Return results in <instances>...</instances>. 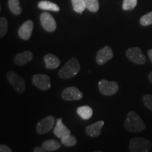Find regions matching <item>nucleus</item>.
Here are the masks:
<instances>
[{
  "mask_svg": "<svg viewBox=\"0 0 152 152\" xmlns=\"http://www.w3.org/2000/svg\"><path fill=\"white\" fill-rule=\"evenodd\" d=\"M125 128L131 132H141L146 129V125L136 112L130 111L127 114L124 123Z\"/></svg>",
  "mask_w": 152,
  "mask_h": 152,
  "instance_id": "1",
  "label": "nucleus"
},
{
  "mask_svg": "<svg viewBox=\"0 0 152 152\" xmlns=\"http://www.w3.org/2000/svg\"><path fill=\"white\" fill-rule=\"evenodd\" d=\"M80 71V65L78 60L75 57L69 59L58 71V75L60 78L67 80L77 75Z\"/></svg>",
  "mask_w": 152,
  "mask_h": 152,
  "instance_id": "2",
  "label": "nucleus"
},
{
  "mask_svg": "<svg viewBox=\"0 0 152 152\" xmlns=\"http://www.w3.org/2000/svg\"><path fill=\"white\" fill-rule=\"evenodd\" d=\"M151 147V142L143 137L131 139L129 144V150L130 152H149Z\"/></svg>",
  "mask_w": 152,
  "mask_h": 152,
  "instance_id": "3",
  "label": "nucleus"
},
{
  "mask_svg": "<svg viewBox=\"0 0 152 152\" xmlns=\"http://www.w3.org/2000/svg\"><path fill=\"white\" fill-rule=\"evenodd\" d=\"M7 79L9 83L17 93L22 94L26 91V81L21 76L18 75L14 71H9L7 73Z\"/></svg>",
  "mask_w": 152,
  "mask_h": 152,
  "instance_id": "4",
  "label": "nucleus"
},
{
  "mask_svg": "<svg viewBox=\"0 0 152 152\" xmlns=\"http://www.w3.org/2000/svg\"><path fill=\"white\" fill-rule=\"evenodd\" d=\"M99 90L104 96H112L116 94L119 90V85L115 81H109L102 79L98 84Z\"/></svg>",
  "mask_w": 152,
  "mask_h": 152,
  "instance_id": "5",
  "label": "nucleus"
},
{
  "mask_svg": "<svg viewBox=\"0 0 152 152\" xmlns=\"http://www.w3.org/2000/svg\"><path fill=\"white\" fill-rule=\"evenodd\" d=\"M126 56L130 61L137 65H143L147 61L141 49L139 47H131L126 51Z\"/></svg>",
  "mask_w": 152,
  "mask_h": 152,
  "instance_id": "6",
  "label": "nucleus"
},
{
  "mask_svg": "<svg viewBox=\"0 0 152 152\" xmlns=\"http://www.w3.org/2000/svg\"><path fill=\"white\" fill-rule=\"evenodd\" d=\"M55 118L53 115H50L44 118L36 125V131L39 134H46L51 130L54 128L55 123Z\"/></svg>",
  "mask_w": 152,
  "mask_h": 152,
  "instance_id": "7",
  "label": "nucleus"
},
{
  "mask_svg": "<svg viewBox=\"0 0 152 152\" xmlns=\"http://www.w3.org/2000/svg\"><path fill=\"white\" fill-rule=\"evenodd\" d=\"M32 83L42 91L48 90L51 87V79L45 74H35L32 77Z\"/></svg>",
  "mask_w": 152,
  "mask_h": 152,
  "instance_id": "8",
  "label": "nucleus"
},
{
  "mask_svg": "<svg viewBox=\"0 0 152 152\" xmlns=\"http://www.w3.org/2000/svg\"><path fill=\"white\" fill-rule=\"evenodd\" d=\"M61 98L65 101H78L80 100L83 97V94L77 87L71 86L66 87L62 91Z\"/></svg>",
  "mask_w": 152,
  "mask_h": 152,
  "instance_id": "9",
  "label": "nucleus"
},
{
  "mask_svg": "<svg viewBox=\"0 0 152 152\" xmlns=\"http://www.w3.org/2000/svg\"><path fill=\"white\" fill-rule=\"evenodd\" d=\"M42 27L46 31L52 33L56 29V23L54 17L47 12L42 13L39 16Z\"/></svg>",
  "mask_w": 152,
  "mask_h": 152,
  "instance_id": "10",
  "label": "nucleus"
},
{
  "mask_svg": "<svg viewBox=\"0 0 152 152\" xmlns=\"http://www.w3.org/2000/svg\"><path fill=\"white\" fill-rule=\"evenodd\" d=\"M113 56V52L111 47L105 46L98 51L96 56V63L99 66H102L108 61L111 60Z\"/></svg>",
  "mask_w": 152,
  "mask_h": 152,
  "instance_id": "11",
  "label": "nucleus"
},
{
  "mask_svg": "<svg viewBox=\"0 0 152 152\" xmlns=\"http://www.w3.org/2000/svg\"><path fill=\"white\" fill-rule=\"evenodd\" d=\"M34 28V23L33 20H28L24 22L20 26L18 30V35L20 39L23 40H29L31 37Z\"/></svg>",
  "mask_w": 152,
  "mask_h": 152,
  "instance_id": "12",
  "label": "nucleus"
},
{
  "mask_svg": "<svg viewBox=\"0 0 152 152\" xmlns=\"http://www.w3.org/2000/svg\"><path fill=\"white\" fill-rule=\"evenodd\" d=\"M104 125V121H99L92 123L90 125H87L85 128V132L90 137H96L101 134L102 128Z\"/></svg>",
  "mask_w": 152,
  "mask_h": 152,
  "instance_id": "13",
  "label": "nucleus"
},
{
  "mask_svg": "<svg viewBox=\"0 0 152 152\" xmlns=\"http://www.w3.org/2000/svg\"><path fill=\"white\" fill-rule=\"evenodd\" d=\"M33 53L30 51H25L17 54L14 57V64L18 66L26 65L28 62L31 61L33 58Z\"/></svg>",
  "mask_w": 152,
  "mask_h": 152,
  "instance_id": "14",
  "label": "nucleus"
},
{
  "mask_svg": "<svg viewBox=\"0 0 152 152\" xmlns=\"http://www.w3.org/2000/svg\"><path fill=\"white\" fill-rule=\"evenodd\" d=\"M54 134L58 138L61 139L64 137L71 134V130L68 129L62 121V118L56 120V125L54 128Z\"/></svg>",
  "mask_w": 152,
  "mask_h": 152,
  "instance_id": "15",
  "label": "nucleus"
},
{
  "mask_svg": "<svg viewBox=\"0 0 152 152\" xmlns=\"http://www.w3.org/2000/svg\"><path fill=\"white\" fill-rule=\"evenodd\" d=\"M44 61L47 69H56L60 66L59 58L52 54H46L44 56Z\"/></svg>",
  "mask_w": 152,
  "mask_h": 152,
  "instance_id": "16",
  "label": "nucleus"
},
{
  "mask_svg": "<svg viewBox=\"0 0 152 152\" xmlns=\"http://www.w3.org/2000/svg\"><path fill=\"white\" fill-rule=\"evenodd\" d=\"M61 147V143L58 142L54 139H49L45 140L42 144V147L47 151H54L58 150Z\"/></svg>",
  "mask_w": 152,
  "mask_h": 152,
  "instance_id": "17",
  "label": "nucleus"
},
{
  "mask_svg": "<svg viewBox=\"0 0 152 152\" xmlns=\"http://www.w3.org/2000/svg\"><path fill=\"white\" fill-rule=\"evenodd\" d=\"M38 7L42 10L45 11H52L57 12L60 11V8L56 4L52 2V1H47V0H42L38 3Z\"/></svg>",
  "mask_w": 152,
  "mask_h": 152,
  "instance_id": "18",
  "label": "nucleus"
},
{
  "mask_svg": "<svg viewBox=\"0 0 152 152\" xmlns=\"http://www.w3.org/2000/svg\"><path fill=\"white\" fill-rule=\"evenodd\" d=\"M77 113L82 119L88 120L93 115V110L89 106H82L77 109Z\"/></svg>",
  "mask_w": 152,
  "mask_h": 152,
  "instance_id": "19",
  "label": "nucleus"
},
{
  "mask_svg": "<svg viewBox=\"0 0 152 152\" xmlns=\"http://www.w3.org/2000/svg\"><path fill=\"white\" fill-rule=\"evenodd\" d=\"M8 5L12 14L14 15H20L22 14V8L20 5L19 0H9Z\"/></svg>",
  "mask_w": 152,
  "mask_h": 152,
  "instance_id": "20",
  "label": "nucleus"
},
{
  "mask_svg": "<svg viewBox=\"0 0 152 152\" xmlns=\"http://www.w3.org/2000/svg\"><path fill=\"white\" fill-rule=\"evenodd\" d=\"M71 3L73 10L76 13L83 14V11L86 9L85 0H71Z\"/></svg>",
  "mask_w": 152,
  "mask_h": 152,
  "instance_id": "21",
  "label": "nucleus"
},
{
  "mask_svg": "<svg viewBox=\"0 0 152 152\" xmlns=\"http://www.w3.org/2000/svg\"><path fill=\"white\" fill-rule=\"evenodd\" d=\"M61 143L64 146L68 147H73L77 144V139L74 135L70 134V135L64 137L61 139Z\"/></svg>",
  "mask_w": 152,
  "mask_h": 152,
  "instance_id": "22",
  "label": "nucleus"
},
{
  "mask_svg": "<svg viewBox=\"0 0 152 152\" xmlns=\"http://www.w3.org/2000/svg\"><path fill=\"white\" fill-rule=\"evenodd\" d=\"M86 9L91 12L96 13L99 9V4L98 0H85Z\"/></svg>",
  "mask_w": 152,
  "mask_h": 152,
  "instance_id": "23",
  "label": "nucleus"
},
{
  "mask_svg": "<svg viewBox=\"0 0 152 152\" xmlns=\"http://www.w3.org/2000/svg\"><path fill=\"white\" fill-rule=\"evenodd\" d=\"M8 20L5 17H0V37L6 35L8 31Z\"/></svg>",
  "mask_w": 152,
  "mask_h": 152,
  "instance_id": "24",
  "label": "nucleus"
},
{
  "mask_svg": "<svg viewBox=\"0 0 152 152\" xmlns=\"http://www.w3.org/2000/svg\"><path fill=\"white\" fill-rule=\"evenodd\" d=\"M137 4V0H123V9L125 11L132 10L135 8Z\"/></svg>",
  "mask_w": 152,
  "mask_h": 152,
  "instance_id": "25",
  "label": "nucleus"
},
{
  "mask_svg": "<svg viewBox=\"0 0 152 152\" xmlns=\"http://www.w3.org/2000/svg\"><path fill=\"white\" fill-rule=\"evenodd\" d=\"M140 23L142 26H149L152 25V11L142 16Z\"/></svg>",
  "mask_w": 152,
  "mask_h": 152,
  "instance_id": "26",
  "label": "nucleus"
},
{
  "mask_svg": "<svg viewBox=\"0 0 152 152\" xmlns=\"http://www.w3.org/2000/svg\"><path fill=\"white\" fill-rule=\"evenodd\" d=\"M144 105L148 109L152 111V95L150 94H145L142 98Z\"/></svg>",
  "mask_w": 152,
  "mask_h": 152,
  "instance_id": "27",
  "label": "nucleus"
},
{
  "mask_svg": "<svg viewBox=\"0 0 152 152\" xmlns=\"http://www.w3.org/2000/svg\"><path fill=\"white\" fill-rule=\"evenodd\" d=\"M0 152H13L12 149L6 144H0Z\"/></svg>",
  "mask_w": 152,
  "mask_h": 152,
  "instance_id": "28",
  "label": "nucleus"
},
{
  "mask_svg": "<svg viewBox=\"0 0 152 152\" xmlns=\"http://www.w3.org/2000/svg\"><path fill=\"white\" fill-rule=\"evenodd\" d=\"M34 152H47L46 150H45L42 147H37L35 148L34 149Z\"/></svg>",
  "mask_w": 152,
  "mask_h": 152,
  "instance_id": "29",
  "label": "nucleus"
},
{
  "mask_svg": "<svg viewBox=\"0 0 152 152\" xmlns=\"http://www.w3.org/2000/svg\"><path fill=\"white\" fill-rule=\"evenodd\" d=\"M147 54H148V56H149L150 60H151V61L152 62V49H149L147 52Z\"/></svg>",
  "mask_w": 152,
  "mask_h": 152,
  "instance_id": "30",
  "label": "nucleus"
},
{
  "mask_svg": "<svg viewBox=\"0 0 152 152\" xmlns=\"http://www.w3.org/2000/svg\"><path fill=\"white\" fill-rule=\"evenodd\" d=\"M148 78H149V80L152 83V71L150 72L148 75Z\"/></svg>",
  "mask_w": 152,
  "mask_h": 152,
  "instance_id": "31",
  "label": "nucleus"
},
{
  "mask_svg": "<svg viewBox=\"0 0 152 152\" xmlns=\"http://www.w3.org/2000/svg\"><path fill=\"white\" fill-rule=\"evenodd\" d=\"M93 152H104V151H101V150H96V151H93Z\"/></svg>",
  "mask_w": 152,
  "mask_h": 152,
  "instance_id": "32",
  "label": "nucleus"
},
{
  "mask_svg": "<svg viewBox=\"0 0 152 152\" xmlns=\"http://www.w3.org/2000/svg\"><path fill=\"white\" fill-rule=\"evenodd\" d=\"M1 10V2H0V11Z\"/></svg>",
  "mask_w": 152,
  "mask_h": 152,
  "instance_id": "33",
  "label": "nucleus"
}]
</instances>
